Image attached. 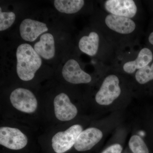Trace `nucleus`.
Segmentation results:
<instances>
[{"label": "nucleus", "instance_id": "nucleus-5", "mask_svg": "<svg viewBox=\"0 0 153 153\" xmlns=\"http://www.w3.org/2000/svg\"><path fill=\"white\" fill-rule=\"evenodd\" d=\"M84 129L83 126L75 120L48 127L38 135L40 149L43 153H70Z\"/></svg>", "mask_w": 153, "mask_h": 153}, {"label": "nucleus", "instance_id": "nucleus-18", "mask_svg": "<svg viewBox=\"0 0 153 153\" xmlns=\"http://www.w3.org/2000/svg\"><path fill=\"white\" fill-rule=\"evenodd\" d=\"M16 20V15L13 12H3L0 7V31L3 32L8 29Z\"/></svg>", "mask_w": 153, "mask_h": 153}, {"label": "nucleus", "instance_id": "nucleus-15", "mask_svg": "<svg viewBox=\"0 0 153 153\" xmlns=\"http://www.w3.org/2000/svg\"><path fill=\"white\" fill-rule=\"evenodd\" d=\"M55 8L58 12L66 14H75L84 8L85 2L83 0H55Z\"/></svg>", "mask_w": 153, "mask_h": 153}, {"label": "nucleus", "instance_id": "nucleus-13", "mask_svg": "<svg viewBox=\"0 0 153 153\" xmlns=\"http://www.w3.org/2000/svg\"><path fill=\"white\" fill-rule=\"evenodd\" d=\"M102 137V131L97 128L90 127L84 129L77 137L73 150L80 152L90 151L100 142Z\"/></svg>", "mask_w": 153, "mask_h": 153}, {"label": "nucleus", "instance_id": "nucleus-2", "mask_svg": "<svg viewBox=\"0 0 153 153\" xmlns=\"http://www.w3.org/2000/svg\"><path fill=\"white\" fill-rule=\"evenodd\" d=\"M41 90L47 127L71 122L77 118L79 108L74 102L71 86L58 82L48 89Z\"/></svg>", "mask_w": 153, "mask_h": 153}, {"label": "nucleus", "instance_id": "nucleus-20", "mask_svg": "<svg viewBox=\"0 0 153 153\" xmlns=\"http://www.w3.org/2000/svg\"><path fill=\"white\" fill-rule=\"evenodd\" d=\"M148 40L149 43L153 46V31L150 33L148 36Z\"/></svg>", "mask_w": 153, "mask_h": 153}, {"label": "nucleus", "instance_id": "nucleus-8", "mask_svg": "<svg viewBox=\"0 0 153 153\" xmlns=\"http://www.w3.org/2000/svg\"><path fill=\"white\" fill-rule=\"evenodd\" d=\"M153 60L152 50L141 47L138 43L118 49L110 67L117 71L132 74L150 64Z\"/></svg>", "mask_w": 153, "mask_h": 153}, {"label": "nucleus", "instance_id": "nucleus-9", "mask_svg": "<svg viewBox=\"0 0 153 153\" xmlns=\"http://www.w3.org/2000/svg\"><path fill=\"white\" fill-rule=\"evenodd\" d=\"M58 82L70 85L90 84L93 80L91 75L82 69L77 59L71 58L64 63L58 74Z\"/></svg>", "mask_w": 153, "mask_h": 153}, {"label": "nucleus", "instance_id": "nucleus-1", "mask_svg": "<svg viewBox=\"0 0 153 153\" xmlns=\"http://www.w3.org/2000/svg\"><path fill=\"white\" fill-rule=\"evenodd\" d=\"M7 84L1 92V119L24 124L41 133L47 127L42 90L38 87Z\"/></svg>", "mask_w": 153, "mask_h": 153}, {"label": "nucleus", "instance_id": "nucleus-7", "mask_svg": "<svg viewBox=\"0 0 153 153\" xmlns=\"http://www.w3.org/2000/svg\"><path fill=\"white\" fill-rule=\"evenodd\" d=\"M77 47L80 52L94 57L99 63L108 67H110L117 49L93 26L81 35Z\"/></svg>", "mask_w": 153, "mask_h": 153}, {"label": "nucleus", "instance_id": "nucleus-11", "mask_svg": "<svg viewBox=\"0 0 153 153\" xmlns=\"http://www.w3.org/2000/svg\"><path fill=\"white\" fill-rule=\"evenodd\" d=\"M121 92L119 77L114 73H111L102 80L95 94L94 100L100 105H109L119 97Z\"/></svg>", "mask_w": 153, "mask_h": 153}, {"label": "nucleus", "instance_id": "nucleus-6", "mask_svg": "<svg viewBox=\"0 0 153 153\" xmlns=\"http://www.w3.org/2000/svg\"><path fill=\"white\" fill-rule=\"evenodd\" d=\"M16 72L7 83H15L33 87H39L42 81L38 71L42 66V58L28 43H23L16 51Z\"/></svg>", "mask_w": 153, "mask_h": 153}, {"label": "nucleus", "instance_id": "nucleus-4", "mask_svg": "<svg viewBox=\"0 0 153 153\" xmlns=\"http://www.w3.org/2000/svg\"><path fill=\"white\" fill-rule=\"evenodd\" d=\"M39 134L30 127L14 121L1 119V153H37Z\"/></svg>", "mask_w": 153, "mask_h": 153}, {"label": "nucleus", "instance_id": "nucleus-14", "mask_svg": "<svg viewBox=\"0 0 153 153\" xmlns=\"http://www.w3.org/2000/svg\"><path fill=\"white\" fill-rule=\"evenodd\" d=\"M39 39L33 46L35 51L44 60H52L56 54V45L54 36L51 33H45L40 36Z\"/></svg>", "mask_w": 153, "mask_h": 153}, {"label": "nucleus", "instance_id": "nucleus-17", "mask_svg": "<svg viewBox=\"0 0 153 153\" xmlns=\"http://www.w3.org/2000/svg\"><path fill=\"white\" fill-rule=\"evenodd\" d=\"M128 145L131 150L133 153H149L146 145L139 136H132L129 140Z\"/></svg>", "mask_w": 153, "mask_h": 153}, {"label": "nucleus", "instance_id": "nucleus-3", "mask_svg": "<svg viewBox=\"0 0 153 153\" xmlns=\"http://www.w3.org/2000/svg\"><path fill=\"white\" fill-rule=\"evenodd\" d=\"M139 22L108 13L101 9L97 12L93 27L118 49L139 43Z\"/></svg>", "mask_w": 153, "mask_h": 153}, {"label": "nucleus", "instance_id": "nucleus-16", "mask_svg": "<svg viewBox=\"0 0 153 153\" xmlns=\"http://www.w3.org/2000/svg\"><path fill=\"white\" fill-rule=\"evenodd\" d=\"M134 73L136 81L140 85L146 84L153 80V62Z\"/></svg>", "mask_w": 153, "mask_h": 153}, {"label": "nucleus", "instance_id": "nucleus-12", "mask_svg": "<svg viewBox=\"0 0 153 153\" xmlns=\"http://www.w3.org/2000/svg\"><path fill=\"white\" fill-rule=\"evenodd\" d=\"M19 30L20 36L23 40L33 42L41 35L48 32L49 29L46 23L28 18L22 21Z\"/></svg>", "mask_w": 153, "mask_h": 153}, {"label": "nucleus", "instance_id": "nucleus-10", "mask_svg": "<svg viewBox=\"0 0 153 153\" xmlns=\"http://www.w3.org/2000/svg\"><path fill=\"white\" fill-rule=\"evenodd\" d=\"M102 10L108 13L139 21V1L134 0H105L101 1Z\"/></svg>", "mask_w": 153, "mask_h": 153}, {"label": "nucleus", "instance_id": "nucleus-19", "mask_svg": "<svg viewBox=\"0 0 153 153\" xmlns=\"http://www.w3.org/2000/svg\"><path fill=\"white\" fill-rule=\"evenodd\" d=\"M122 150V147L120 144H114L107 148L102 153H121Z\"/></svg>", "mask_w": 153, "mask_h": 153}]
</instances>
